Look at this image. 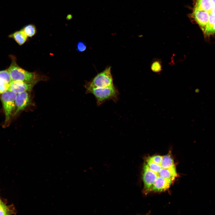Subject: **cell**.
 <instances>
[{"instance_id":"10","label":"cell","mask_w":215,"mask_h":215,"mask_svg":"<svg viewBox=\"0 0 215 215\" xmlns=\"http://www.w3.org/2000/svg\"><path fill=\"white\" fill-rule=\"evenodd\" d=\"M9 37L13 38L20 45L23 44L26 42L27 37L22 30L11 34Z\"/></svg>"},{"instance_id":"4","label":"cell","mask_w":215,"mask_h":215,"mask_svg":"<svg viewBox=\"0 0 215 215\" xmlns=\"http://www.w3.org/2000/svg\"><path fill=\"white\" fill-rule=\"evenodd\" d=\"M111 68L110 67H107L103 71L98 73L90 82L86 83L85 87H104L113 84Z\"/></svg>"},{"instance_id":"8","label":"cell","mask_w":215,"mask_h":215,"mask_svg":"<svg viewBox=\"0 0 215 215\" xmlns=\"http://www.w3.org/2000/svg\"><path fill=\"white\" fill-rule=\"evenodd\" d=\"M37 81L31 82L20 81H12L10 83L8 90L18 94L30 90Z\"/></svg>"},{"instance_id":"12","label":"cell","mask_w":215,"mask_h":215,"mask_svg":"<svg viewBox=\"0 0 215 215\" xmlns=\"http://www.w3.org/2000/svg\"><path fill=\"white\" fill-rule=\"evenodd\" d=\"M27 37H32L36 33L35 26L33 24H29L25 26L22 30Z\"/></svg>"},{"instance_id":"16","label":"cell","mask_w":215,"mask_h":215,"mask_svg":"<svg viewBox=\"0 0 215 215\" xmlns=\"http://www.w3.org/2000/svg\"><path fill=\"white\" fill-rule=\"evenodd\" d=\"M162 156L159 155H155L149 157L151 160L157 164H161Z\"/></svg>"},{"instance_id":"14","label":"cell","mask_w":215,"mask_h":215,"mask_svg":"<svg viewBox=\"0 0 215 215\" xmlns=\"http://www.w3.org/2000/svg\"><path fill=\"white\" fill-rule=\"evenodd\" d=\"M0 79L9 83L12 81L10 75L7 70L0 71Z\"/></svg>"},{"instance_id":"13","label":"cell","mask_w":215,"mask_h":215,"mask_svg":"<svg viewBox=\"0 0 215 215\" xmlns=\"http://www.w3.org/2000/svg\"><path fill=\"white\" fill-rule=\"evenodd\" d=\"M150 68L153 72L159 73L162 70L161 62L159 60H155L151 64Z\"/></svg>"},{"instance_id":"6","label":"cell","mask_w":215,"mask_h":215,"mask_svg":"<svg viewBox=\"0 0 215 215\" xmlns=\"http://www.w3.org/2000/svg\"><path fill=\"white\" fill-rule=\"evenodd\" d=\"M158 177L157 174L151 171L146 163H145L143 167L142 178L145 193L149 192L150 188Z\"/></svg>"},{"instance_id":"19","label":"cell","mask_w":215,"mask_h":215,"mask_svg":"<svg viewBox=\"0 0 215 215\" xmlns=\"http://www.w3.org/2000/svg\"><path fill=\"white\" fill-rule=\"evenodd\" d=\"M67 19H70L72 18V16L71 15H69L67 16Z\"/></svg>"},{"instance_id":"3","label":"cell","mask_w":215,"mask_h":215,"mask_svg":"<svg viewBox=\"0 0 215 215\" xmlns=\"http://www.w3.org/2000/svg\"><path fill=\"white\" fill-rule=\"evenodd\" d=\"M7 70L12 81H20L27 82L36 81L37 76L35 73L25 70L18 66L15 62H13Z\"/></svg>"},{"instance_id":"18","label":"cell","mask_w":215,"mask_h":215,"mask_svg":"<svg viewBox=\"0 0 215 215\" xmlns=\"http://www.w3.org/2000/svg\"><path fill=\"white\" fill-rule=\"evenodd\" d=\"M7 208L4 205H3L0 203V215L7 214Z\"/></svg>"},{"instance_id":"9","label":"cell","mask_w":215,"mask_h":215,"mask_svg":"<svg viewBox=\"0 0 215 215\" xmlns=\"http://www.w3.org/2000/svg\"><path fill=\"white\" fill-rule=\"evenodd\" d=\"M174 180L172 179H168L158 177L150 188L149 192L165 191L170 187Z\"/></svg>"},{"instance_id":"5","label":"cell","mask_w":215,"mask_h":215,"mask_svg":"<svg viewBox=\"0 0 215 215\" xmlns=\"http://www.w3.org/2000/svg\"><path fill=\"white\" fill-rule=\"evenodd\" d=\"M16 94L7 90L2 93L1 99L5 115V122L7 123L10 121L12 112L16 110L15 100Z\"/></svg>"},{"instance_id":"2","label":"cell","mask_w":215,"mask_h":215,"mask_svg":"<svg viewBox=\"0 0 215 215\" xmlns=\"http://www.w3.org/2000/svg\"><path fill=\"white\" fill-rule=\"evenodd\" d=\"M86 93H90L95 97L97 105L99 106L106 101L112 100L115 102L117 100L119 93L112 84L104 87H86Z\"/></svg>"},{"instance_id":"20","label":"cell","mask_w":215,"mask_h":215,"mask_svg":"<svg viewBox=\"0 0 215 215\" xmlns=\"http://www.w3.org/2000/svg\"></svg>"},{"instance_id":"15","label":"cell","mask_w":215,"mask_h":215,"mask_svg":"<svg viewBox=\"0 0 215 215\" xmlns=\"http://www.w3.org/2000/svg\"><path fill=\"white\" fill-rule=\"evenodd\" d=\"M10 83L0 79V94L8 90Z\"/></svg>"},{"instance_id":"7","label":"cell","mask_w":215,"mask_h":215,"mask_svg":"<svg viewBox=\"0 0 215 215\" xmlns=\"http://www.w3.org/2000/svg\"><path fill=\"white\" fill-rule=\"evenodd\" d=\"M31 103L30 96L27 91L24 92L16 95V110L14 115L24 110Z\"/></svg>"},{"instance_id":"17","label":"cell","mask_w":215,"mask_h":215,"mask_svg":"<svg viewBox=\"0 0 215 215\" xmlns=\"http://www.w3.org/2000/svg\"><path fill=\"white\" fill-rule=\"evenodd\" d=\"M86 45L82 42H79L77 44V49L80 52L85 51L86 49Z\"/></svg>"},{"instance_id":"11","label":"cell","mask_w":215,"mask_h":215,"mask_svg":"<svg viewBox=\"0 0 215 215\" xmlns=\"http://www.w3.org/2000/svg\"><path fill=\"white\" fill-rule=\"evenodd\" d=\"M161 165L165 168H169L175 165L171 150L167 154L162 156Z\"/></svg>"},{"instance_id":"1","label":"cell","mask_w":215,"mask_h":215,"mask_svg":"<svg viewBox=\"0 0 215 215\" xmlns=\"http://www.w3.org/2000/svg\"><path fill=\"white\" fill-rule=\"evenodd\" d=\"M191 16L206 39L215 34V0H196Z\"/></svg>"}]
</instances>
